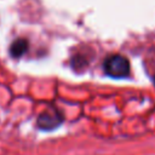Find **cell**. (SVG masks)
<instances>
[{"instance_id":"cell-2","label":"cell","mask_w":155,"mask_h":155,"mask_svg":"<svg viewBox=\"0 0 155 155\" xmlns=\"http://www.w3.org/2000/svg\"><path fill=\"white\" fill-rule=\"evenodd\" d=\"M62 120L63 117L58 111L48 110V111H44L42 114H40V116L38 117V126L41 130L48 131V130H53L58 127L62 124Z\"/></svg>"},{"instance_id":"cell-4","label":"cell","mask_w":155,"mask_h":155,"mask_svg":"<svg viewBox=\"0 0 155 155\" xmlns=\"http://www.w3.org/2000/svg\"><path fill=\"white\" fill-rule=\"evenodd\" d=\"M153 81H154V85H155V76L153 78Z\"/></svg>"},{"instance_id":"cell-3","label":"cell","mask_w":155,"mask_h":155,"mask_svg":"<svg viewBox=\"0 0 155 155\" xmlns=\"http://www.w3.org/2000/svg\"><path fill=\"white\" fill-rule=\"evenodd\" d=\"M27 50H28V41L25 39L19 38L12 42V45L10 47V53L12 57L18 58V57L23 56L27 52Z\"/></svg>"},{"instance_id":"cell-1","label":"cell","mask_w":155,"mask_h":155,"mask_svg":"<svg viewBox=\"0 0 155 155\" xmlns=\"http://www.w3.org/2000/svg\"><path fill=\"white\" fill-rule=\"evenodd\" d=\"M103 67H104L105 73L113 78H125L130 73L128 59L121 54L109 56L104 61Z\"/></svg>"}]
</instances>
